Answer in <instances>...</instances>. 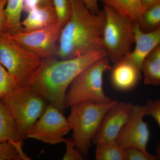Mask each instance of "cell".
Wrapping results in <instances>:
<instances>
[{
  "label": "cell",
  "mask_w": 160,
  "mask_h": 160,
  "mask_svg": "<svg viewBox=\"0 0 160 160\" xmlns=\"http://www.w3.org/2000/svg\"><path fill=\"white\" fill-rule=\"evenodd\" d=\"M106 57V51L101 50L66 59H43L27 86L64 114L66 93L72 81L88 66Z\"/></svg>",
  "instance_id": "obj_1"
},
{
  "label": "cell",
  "mask_w": 160,
  "mask_h": 160,
  "mask_svg": "<svg viewBox=\"0 0 160 160\" xmlns=\"http://www.w3.org/2000/svg\"><path fill=\"white\" fill-rule=\"evenodd\" d=\"M69 1L71 15L60 32L58 57L66 59L90 52L105 50L102 42L104 10L98 14H93L82 0Z\"/></svg>",
  "instance_id": "obj_2"
},
{
  "label": "cell",
  "mask_w": 160,
  "mask_h": 160,
  "mask_svg": "<svg viewBox=\"0 0 160 160\" xmlns=\"http://www.w3.org/2000/svg\"><path fill=\"white\" fill-rule=\"evenodd\" d=\"M116 100L106 103L82 102L71 106L68 118L76 147L86 156L93 138L99 128L104 116Z\"/></svg>",
  "instance_id": "obj_3"
},
{
  "label": "cell",
  "mask_w": 160,
  "mask_h": 160,
  "mask_svg": "<svg viewBox=\"0 0 160 160\" xmlns=\"http://www.w3.org/2000/svg\"><path fill=\"white\" fill-rule=\"evenodd\" d=\"M110 61L107 57L98 60L84 69L70 84L65 99L66 109L82 102H88L106 103L112 100L103 89L104 73L111 70Z\"/></svg>",
  "instance_id": "obj_4"
},
{
  "label": "cell",
  "mask_w": 160,
  "mask_h": 160,
  "mask_svg": "<svg viewBox=\"0 0 160 160\" xmlns=\"http://www.w3.org/2000/svg\"><path fill=\"white\" fill-rule=\"evenodd\" d=\"M103 9V46L109 61L115 64L132 50L135 41L134 22L109 6L104 5Z\"/></svg>",
  "instance_id": "obj_5"
},
{
  "label": "cell",
  "mask_w": 160,
  "mask_h": 160,
  "mask_svg": "<svg viewBox=\"0 0 160 160\" xmlns=\"http://www.w3.org/2000/svg\"><path fill=\"white\" fill-rule=\"evenodd\" d=\"M1 100L13 118L23 140L48 105L44 98L27 86H19Z\"/></svg>",
  "instance_id": "obj_6"
},
{
  "label": "cell",
  "mask_w": 160,
  "mask_h": 160,
  "mask_svg": "<svg viewBox=\"0 0 160 160\" xmlns=\"http://www.w3.org/2000/svg\"><path fill=\"white\" fill-rule=\"evenodd\" d=\"M42 59L22 47L10 36L0 31V62L19 86H27Z\"/></svg>",
  "instance_id": "obj_7"
},
{
  "label": "cell",
  "mask_w": 160,
  "mask_h": 160,
  "mask_svg": "<svg viewBox=\"0 0 160 160\" xmlns=\"http://www.w3.org/2000/svg\"><path fill=\"white\" fill-rule=\"evenodd\" d=\"M71 130L68 119L58 109L49 104L42 115L29 129L26 138L55 145L63 142L65 136Z\"/></svg>",
  "instance_id": "obj_8"
},
{
  "label": "cell",
  "mask_w": 160,
  "mask_h": 160,
  "mask_svg": "<svg viewBox=\"0 0 160 160\" xmlns=\"http://www.w3.org/2000/svg\"><path fill=\"white\" fill-rule=\"evenodd\" d=\"M61 29L57 25L10 35L19 45L42 59L56 55Z\"/></svg>",
  "instance_id": "obj_9"
},
{
  "label": "cell",
  "mask_w": 160,
  "mask_h": 160,
  "mask_svg": "<svg viewBox=\"0 0 160 160\" xmlns=\"http://www.w3.org/2000/svg\"><path fill=\"white\" fill-rule=\"evenodd\" d=\"M145 105H133L128 122L122 129L116 142L124 149L137 147L147 151L150 132L145 116Z\"/></svg>",
  "instance_id": "obj_10"
},
{
  "label": "cell",
  "mask_w": 160,
  "mask_h": 160,
  "mask_svg": "<svg viewBox=\"0 0 160 160\" xmlns=\"http://www.w3.org/2000/svg\"><path fill=\"white\" fill-rule=\"evenodd\" d=\"M133 105L117 102L104 116L92 142L96 146L116 142L119 134L128 122Z\"/></svg>",
  "instance_id": "obj_11"
},
{
  "label": "cell",
  "mask_w": 160,
  "mask_h": 160,
  "mask_svg": "<svg viewBox=\"0 0 160 160\" xmlns=\"http://www.w3.org/2000/svg\"><path fill=\"white\" fill-rule=\"evenodd\" d=\"M133 29L134 49L123 59L141 69V65L145 58L155 47L160 45V28L149 32H143L140 29L137 22H134Z\"/></svg>",
  "instance_id": "obj_12"
},
{
  "label": "cell",
  "mask_w": 160,
  "mask_h": 160,
  "mask_svg": "<svg viewBox=\"0 0 160 160\" xmlns=\"http://www.w3.org/2000/svg\"><path fill=\"white\" fill-rule=\"evenodd\" d=\"M111 70L112 84L120 91H127L133 89L142 78L141 69L123 59L114 64Z\"/></svg>",
  "instance_id": "obj_13"
},
{
  "label": "cell",
  "mask_w": 160,
  "mask_h": 160,
  "mask_svg": "<svg viewBox=\"0 0 160 160\" xmlns=\"http://www.w3.org/2000/svg\"><path fill=\"white\" fill-rule=\"evenodd\" d=\"M57 24V18L53 6L38 7L28 12L22 22V31H32Z\"/></svg>",
  "instance_id": "obj_14"
},
{
  "label": "cell",
  "mask_w": 160,
  "mask_h": 160,
  "mask_svg": "<svg viewBox=\"0 0 160 160\" xmlns=\"http://www.w3.org/2000/svg\"><path fill=\"white\" fill-rule=\"evenodd\" d=\"M24 0H7L4 9V24L2 31L13 35L22 31L21 15Z\"/></svg>",
  "instance_id": "obj_15"
},
{
  "label": "cell",
  "mask_w": 160,
  "mask_h": 160,
  "mask_svg": "<svg viewBox=\"0 0 160 160\" xmlns=\"http://www.w3.org/2000/svg\"><path fill=\"white\" fill-rule=\"evenodd\" d=\"M141 71L145 85L158 86L160 84V45L157 46L143 61Z\"/></svg>",
  "instance_id": "obj_16"
},
{
  "label": "cell",
  "mask_w": 160,
  "mask_h": 160,
  "mask_svg": "<svg viewBox=\"0 0 160 160\" xmlns=\"http://www.w3.org/2000/svg\"><path fill=\"white\" fill-rule=\"evenodd\" d=\"M23 140L13 118L0 99V142L14 144L22 143Z\"/></svg>",
  "instance_id": "obj_17"
},
{
  "label": "cell",
  "mask_w": 160,
  "mask_h": 160,
  "mask_svg": "<svg viewBox=\"0 0 160 160\" xmlns=\"http://www.w3.org/2000/svg\"><path fill=\"white\" fill-rule=\"evenodd\" d=\"M104 5L109 6L120 14L137 22L143 12L141 0H101Z\"/></svg>",
  "instance_id": "obj_18"
},
{
  "label": "cell",
  "mask_w": 160,
  "mask_h": 160,
  "mask_svg": "<svg viewBox=\"0 0 160 160\" xmlns=\"http://www.w3.org/2000/svg\"><path fill=\"white\" fill-rule=\"evenodd\" d=\"M137 23L143 32H149L160 28V3L144 10Z\"/></svg>",
  "instance_id": "obj_19"
},
{
  "label": "cell",
  "mask_w": 160,
  "mask_h": 160,
  "mask_svg": "<svg viewBox=\"0 0 160 160\" xmlns=\"http://www.w3.org/2000/svg\"><path fill=\"white\" fill-rule=\"evenodd\" d=\"M96 159L125 160V149L116 142L97 145Z\"/></svg>",
  "instance_id": "obj_20"
},
{
  "label": "cell",
  "mask_w": 160,
  "mask_h": 160,
  "mask_svg": "<svg viewBox=\"0 0 160 160\" xmlns=\"http://www.w3.org/2000/svg\"><path fill=\"white\" fill-rule=\"evenodd\" d=\"M52 4L57 18L58 26L62 29L71 17L72 8L70 1L52 0Z\"/></svg>",
  "instance_id": "obj_21"
},
{
  "label": "cell",
  "mask_w": 160,
  "mask_h": 160,
  "mask_svg": "<svg viewBox=\"0 0 160 160\" xmlns=\"http://www.w3.org/2000/svg\"><path fill=\"white\" fill-rule=\"evenodd\" d=\"M17 82L0 62V99L18 87Z\"/></svg>",
  "instance_id": "obj_22"
},
{
  "label": "cell",
  "mask_w": 160,
  "mask_h": 160,
  "mask_svg": "<svg viewBox=\"0 0 160 160\" xmlns=\"http://www.w3.org/2000/svg\"><path fill=\"white\" fill-rule=\"evenodd\" d=\"M15 146L8 142H0V160H21Z\"/></svg>",
  "instance_id": "obj_23"
},
{
  "label": "cell",
  "mask_w": 160,
  "mask_h": 160,
  "mask_svg": "<svg viewBox=\"0 0 160 160\" xmlns=\"http://www.w3.org/2000/svg\"><path fill=\"white\" fill-rule=\"evenodd\" d=\"M157 157L137 147L125 149V160H155Z\"/></svg>",
  "instance_id": "obj_24"
},
{
  "label": "cell",
  "mask_w": 160,
  "mask_h": 160,
  "mask_svg": "<svg viewBox=\"0 0 160 160\" xmlns=\"http://www.w3.org/2000/svg\"><path fill=\"white\" fill-rule=\"evenodd\" d=\"M63 143L66 145V150L63 156V160H82L84 156L76 148L71 138H65Z\"/></svg>",
  "instance_id": "obj_25"
},
{
  "label": "cell",
  "mask_w": 160,
  "mask_h": 160,
  "mask_svg": "<svg viewBox=\"0 0 160 160\" xmlns=\"http://www.w3.org/2000/svg\"><path fill=\"white\" fill-rule=\"evenodd\" d=\"M145 116L151 117L157 125L160 126V101L149 100L145 105Z\"/></svg>",
  "instance_id": "obj_26"
},
{
  "label": "cell",
  "mask_w": 160,
  "mask_h": 160,
  "mask_svg": "<svg viewBox=\"0 0 160 160\" xmlns=\"http://www.w3.org/2000/svg\"><path fill=\"white\" fill-rule=\"evenodd\" d=\"M53 6L52 0H24L23 10L28 12L38 7Z\"/></svg>",
  "instance_id": "obj_27"
},
{
  "label": "cell",
  "mask_w": 160,
  "mask_h": 160,
  "mask_svg": "<svg viewBox=\"0 0 160 160\" xmlns=\"http://www.w3.org/2000/svg\"><path fill=\"white\" fill-rule=\"evenodd\" d=\"M87 9L93 14H98L101 10L98 5V0H82Z\"/></svg>",
  "instance_id": "obj_28"
},
{
  "label": "cell",
  "mask_w": 160,
  "mask_h": 160,
  "mask_svg": "<svg viewBox=\"0 0 160 160\" xmlns=\"http://www.w3.org/2000/svg\"><path fill=\"white\" fill-rule=\"evenodd\" d=\"M7 0H0V31L3 29L4 24V11Z\"/></svg>",
  "instance_id": "obj_29"
},
{
  "label": "cell",
  "mask_w": 160,
  "mask_h": 160,
  "mask_svg": "<svg viewBox=\"0 0 160 160\" xmlns=\"http://www.w3.org/2000/svg\"><path fill=\"white\" fill-rule=\"evenodd\" d=\"M141 2L142 6L143 12L152 6L160 3V0H141Z\"/></svg>",
  "instance_id": "obj_30"
}]
</instances>
